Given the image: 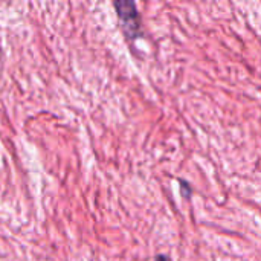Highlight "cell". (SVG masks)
I'll return each instance as SVG.
<instances>
[{"mask_svg":"<svg viewBox=\"0 0 261 261\" xmlns=\"http://www.w3.org/2000/svg\"><path fill=\"white\" fill-rule=\"evenodd\" d=\"M154 261H170V258H168L167 255H158Z\"/></svg>","mask_w":261,"mask_h":261,"instance_id":"cell-3","label":"cell"},{"mask_svg":"<svg viewBox=\"0 0 261 261\" xmlns=\"http://www.w3.org/2000/svg\"><path fill=\"white\" fill-rule=\"evenodd\" d=\"M113 6L118 12V18L125 37L130 40H136L138 37H141V17L136 3L132 0H116Z\"/></svg>","mask_w":261,"mask_h":261,"instance_id":"cell-1","label":"cell"},{"mask_svg":"<svg viewBox=\"0 0 261 261\" xmlns=\"http://www.w3.org/2000/svg\"><path fill=\"white\" fill-rule=\"evenodd\" d=\"M180 187H182V196H184V197H190V194H191V187H190L187 182H184V180H180Z\"/></svg>","mask_w":261,"mask_h":261,"instance_id":"cell-2","label":"cell"}]
</instances>
